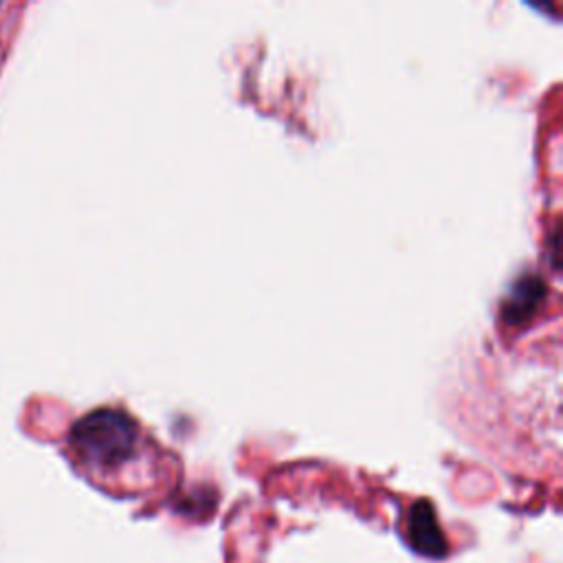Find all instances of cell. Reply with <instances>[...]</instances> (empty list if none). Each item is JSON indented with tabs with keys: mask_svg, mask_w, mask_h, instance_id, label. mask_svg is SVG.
<instances>
[{
	"mask_svg": "<svg viewBox=\"0 0 563 563\" xmlns=\"http://www.w3.org/2000/svg\"><path fill=\"white\" fill-rule=\"evenodd\" d=\"M68 442L81 462L110 471L136 455L141 429L125 411L101 407L81 416L70 427Z\"/></svg>",
	"mask_w": 563,
	"mask_h": 563,
	"instance_id": "6da1fadb",
	"label": "cell"
},
{
	"mask_svg": "<svg viewBox=\"0 0 563 563\" xmlns=\"http://www.w3.org/2000/svg\"><path fill=\"white\" fill-rule=\"evenodd\" d=\"M407 539L411 548L429 559H442L449 550L435 510L427 499H418L407 517Z\"/></svg>",
	"mask_w": 563,
	"mask_h": 563,
	"instance_id": "7a4b0ae2",
	"label": "cell"
}]
</instances>
